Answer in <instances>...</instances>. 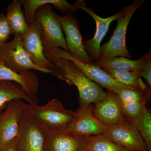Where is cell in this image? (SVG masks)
Returning <instances> with one entry per match:
<instances>
[{
  "label": "cell",
  "instance_id": "obj_25",
  "mask_svg": "<svg viewBox=\"0 0 151 151\" xmlns=\"http://www.w3.org/2000/svg\"><path fill=\"white\" fill-rule=\"evenodd\" d=\"M17 143V138L8 143L5 147L3 151H18Z\"/></svg>",
  "mask_w": 151,
  "mask_h": 151
},
{
  "label": "cell",
  "instance_id": "obj_18",
  "mask_svg": "<svg viewBox=\"0 0 151 151\" xmlns=\"http://www.w3.org/2000/svg\"><path fill=\"white\" fill-rule=\"evenodd\" d=\"M22 6L20 0H14L8 6L6 16L11 35L23 36L29 29V25L26 21Z\"/></svg>",
  "mask_w": 151,
  "mask_h": 151
},
{
  "label": "cell",
  "instance_id": "obj_4",
  "mask_svg": "<svg viewBox=\"0 0 151 151\" xmlns=\"http://www.w3.org/2000/svg\"><path fill=\"white\" fill-rule=\"evenodd\" d=\"M47 59L52 63L55 60L59 58L69 60L86 77L94 83L108 89V91L117 93L127 86L120 84L114 80L101 68L94 63L88 64L79 61L71 56L68 52L60 48H54L44 52Z\"/></svg>",
  "mask_w": 151,
  "mask_h": 151
},
{
  "label": "cell",
  "instance_id": "obj_20",
  "mask_svg": "<svg viewBox=\"0 0 151 151\" xmlns=\"http://www.w3.org/2000/svg\"><path fill=\"white\" fill-rule=\"evenodd\" d=\"M102 68L118 83L142 91H147V86L142 80L139 73L117 70L110 68Z\"/></svg>",
  "mask_w": 151,
  "mask_h": 151
},
{
  "label": "cell",
  "instance_id": "obj_6",
  "mask_svg": "<svg viewBox=\"0 0 151 151\" xmlns=\"http://www.w3.org/2000/svg\"><path fill=\"white\" fill-rule=\"evenodd\" d=\"M21 35H15L10 42L0 44V60L7 67L20 72L35 70L52 75L48 70L35 65L25 51Z\"/></svg>",
  "mask_w": 151,
  "mask_h": 151
},
{
  "label": "cell",
  "instance_id": "obj_24",
  "mask_svg": "<svg viewBox=\"0 0 151 151\" xmlns=\"http://www.w3.org/2000/svg\"><path fill=\"white\" fill-rule=\"evenodd\" d=\"M141 77H143L146 79L150 87L151 86V59L149 60L142 69L139 72Z\"/></svg>",
  "mask_w": 151,
  "mask_h": 151
},
{
  "label": "cell",
  "instance_id": "obj_15",
  "mask_svg": "<svg viewBox=\"0 0 151 151\" xmlns=\"http://www.w3.org/2000/svg\"><path fill=\"white\" fill-rule=\"evenodd\" d=\"M147 92L127 86L117 93L124 117L130 122L134 120L146 106Z\"/></svg>",
  "mask_w": 151,
  "mask_h": 151
},
{
  "label": "cell",
  "instance_id": "obj_9",
  "mask_svg": "<svg viewBox=\"0 0 151 151\" xmlns=\"http://www.w3.org/2000/svg\"><path fill=\"white\" fill-rule=\"evenodd\" d=\"M55 16L65 33V42L69 54L81 62L94 63L84 48L77 19L72 14L60 16L55 14Z\"/></svg>",
  "mask_w": 151,
  "mask_h": 151
},
{
  "label": "cell",
  "instance_id": "obj_16",
  "mask_svg": "<svg viewBox=\"0 0 151 151\" xmlns=\"http://www.w3.org/2000/svg\"><path fill=\"white\" fill-rule=\"evenodd\" d=\"M2 81L15 82L32 96H36L39 89V80L35 73L31 70L16 72L7 67L0 60V82Z\"/></svg>",
  "mask_w": 151,
  "mask_h": 151
},
{
  "label": "cell",
  "instance_id": "obj_7",
  "mask_svg": "<svg viewBox=\"0 0 151 151\" xmlns=\"http://www.w3.org/2000/svg\"><path fill=\"white\" fill-rule=\"evenodd\" d=\"M78 9L83 10L94 19L96 24V31L92 39L83 42L85 50L91 60L94 63L98 62L100 58L101 42L108 32L112 22L117 19L124 13L123 8L115 14L108 18H102L94 13L93 9L88 8L83 0H78L74 3Z\"/></svg>",
  "mask_w": 151,
  "mask_h": 151
},
{
  "label": "cell",
  "instance_id": "obj_21",
  "mask_svg": "<svg viewBox=\"0 0 151 151\" xmlns=\"http://www.w3.org/2000/svg\"><path fill=\"white\" fill-rule=\"evenodd\" d=\"M131 123L139 132L148 151H151V115L146 106L139 116Z\"/></svg>",
  "mask_w": 151,
  "mask_h": 151
},
{
  "label": "cell",
  "instance_id": "obj_17",
  "mask_svg": "<svg viewBox=\"0 0 151 151\" xmlns=\"http://www.w3.org/2000/svg\"><path fill=\"white\" fill-rule=\"evenodd\" d=\"M25 100L29 104H37L38 98L29 95L20 85L9 81L0 82V113L11 102L17 100Z\"/></svg>",
  "mask_w": 151,
  "mask_h": 151
},
{
  "label": "cell",
  "instance_id": "obj_13",
  "mask_svg": "<svg viewBox=\"0 0 151 151\" xmlns=\"http://www.w3.org/2000/svg\"><path fill=\"white\" fill-rule=\"evenodd\" d=\"M24 49L33 63L42 69L48 70L58 78L54 65L47 59L37 27L34 22L29 24V29L22 37Z\"/></svg>",
  "mask_w": 151,
  "mask_h": 151
},
{
  "label": "cell",
  "instance_id": "obj_11",
  "mask_svg": "<svg viewBox=\"0 0 151 151\" xmlns=\"http://www.w3.org/2000/svg\"><path fill=\"white\" fill-rule=\"evenodd\" d=\"M45 151H88L90 137H81L67 131H52L45 127Z\"/></svg>",
  "mask_w": 151,
  "mask_h": 151
},
{
  "label": "cell",
  "instance_id": "obj_3",
  "mask_svg": "<svg viewBox=\"0 0 151 151\" xmlns=\"http://www.w3.org/2000/svg\"><path fill=\"white\" fill-rule=\"evenodd\" d=\"M24 108L47 128L58 132L67 130L76 115L75 112L65 109L56 98L42 106L24 103Z\"/></svg>",
  "mask_w": 151,
  "mask_h": 151
},
{
  "label": "cell",
  "instance_id": "obj_12",
  "mask_svg": "<svg viewBox=\"0 0 151 151\" xmlns=\"http://www.w3.org/2000/svg\"><path fill=\"white\" fill-rule=\"evenodd\" d=\"M75 113V118L68 127L67 132L81 137L104 134L107 127L96 119L90 105H81Z\"/></svg>",
  "mask_w": 151,
  "mask_h": 151
},
{
  "label": "cell",
  "instance_id": "obj_22",
  "mask_svg": "<svg viewBox=\"0 0 151 151\" xmlns=\"http://www.w3.org/2000/svg\"><path fill=\"white\" fill-rule=\"evenodd\" d=\"M88 151H128L101 134L90 136Z\"/></svg>",
  "mask_w": 151,
  "mask_h": 151
},
{
  "label": "cell",
  "instance_id": "obj_5",
  "mask_svg": "<svg viewBox=\"0 0 151 151\" xmlns=\"http://www.w3.org/2000/svg\"><path fill=\"white\" fill-rule=\"evenodd\" d=\"M46 139L45 126L24 108L17 138L18 151H45Z\"/></svg>",
  "mask_w": 151,
  "mask_h": 151
},
{
  "label": "cell",
  "instance_id": "obj_19",
  "mask_svg": "<svg viewBox=\"0 0 151 151\" xmlns=\"http://www.w3.org/2000/svg\"><path fill=\"white\" fill-rule=\"evenodd\" d=\"M151 59L150 52L144 55L137 60H132L123 57H116L104 62L94 63L100 68H110L117 70L139 73L149 60Z\"/></svg>",
  "mask_w": 151,
  "mask_h": 151
},
{
  "label": "cell",
  "instance_id": "obj_2",
  "mask_svg": "<svg viewBox=\"0 0 151 151\" xmlns=\"http://www.w3.org/2000/svg\"><path fill=\"white\" fill-rule=\"evenodd\" d=\"M144 2L143 0H135L130 5L124 7V13L117 19V27L111 39L101 46L98 62H104L116 57L132 58L126 45L127 28L133 15Z\"/></svg>",
  "mask_w": 151,
  "mask_h": 151
},
{
  "label": "cell",
  "instance_id": "obj_14",
  "mask_svg": "<svg viewBox=\"0 0 151 151\" xmlns=\"http://www.w3.org/2000/svg\"><path fill=\"white\" fill-rule=\"evenodd\" d=\"M106 98L95 103L93 108L96 119L106 127L124 123L127 121L124 117L116 93L108 91Z\"/></svg>",
  "mask_w": 151,
  "mask_h": 151
},
{
  "label": "cell",
  "instance_id": "obj_10",
  "mask_svg": "<svg viewBox=\"0 0 151 151\" xmlns=\"http://www.w3.org/2000/svg\"><path fill=\"white\" fill-rule=\"evenodd\" d=\"M24 103L20 99L14 100L0 113V151L4 150L8 143L18 138Z\"/></svg>",
  "mask_w": 151,
  "mask_h": 151
},
{
  "label": "cell",
  "instance_id": "obj_23",
  "mask_svg": "<svg viewBox=\"0 0 151 151\" xmlns=\"http://www.w3.org/2000/svg\"><path fill=\"white\" fill-rule=\"evenodd\" d=\"M11 35L6 15L0 14V44L6 43Z\"/></svg>",
  "mask_w": 151,
  "mask_h": 151
},
{
  "label": "cell",
  "instance_id": "obj_1",
  "mask_svg": "<svg viewBox=\"0 0 151 151\" xmlns=\"http://www.w3.org/2000/svg\"><path fill=\"white\" fill-rule=\"evenodd\" d=\"M52 64L58 79L77 87L81 105L98 103L108 96V92L103 91L99 85L86 77L69 60L58 58Z\"/></svg>",
  "mask_w": 151,
  "mask_h": 151
},
{
  "label": "cell",
  "instance_id": "obj_8",
  "mask_svg": "<svg viewBox=\"0 0 151 151\" xmlns=\"http://www.w3.org/2000/svg\"><path fill=\"white\" fill-rule=\"evenodd\" d=\"M103 135L127 151H149L137 129L128 120L106 127Z\"/></svg>",
  "mask_w": 151,
  "mask_h": 151
}]
</instances>
